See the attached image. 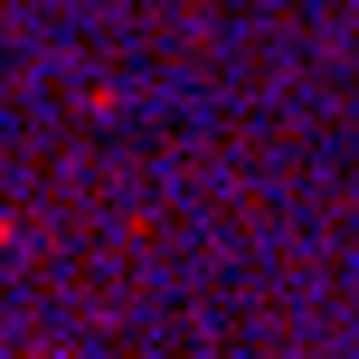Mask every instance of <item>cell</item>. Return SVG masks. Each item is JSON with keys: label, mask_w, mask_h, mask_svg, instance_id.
Returning <instances> with one entry per match:
<instances>
[{"label": "cell", "mask_w": 359, "mask_h": 359, "mask_svg": "<svg viewBox=\"0 0 359 359\" xmlns=\"http://www.w3.org/2000/svg\"><path fill=\"white\" fill-rule=\"evenodd\" d=\"M10 236H19V227H10V217H0V246H10Z\"/></svg>", "instance_id": "cell-1"}]
</instances>
